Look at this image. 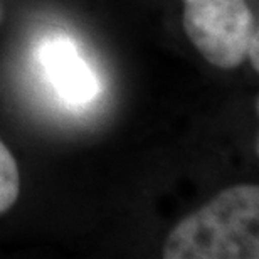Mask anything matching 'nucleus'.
Returning <instances> with one entry per match:
<instances>
[{
	"label": "nucleus",
	"mask_w": 259,
	"mask_h": 259,
	"mask_svg": "<svg viewBox=\"0 0 259 259\" xmlns=\"http://www.w3.org/2000/svg\"><path fill=\"white\" fill-rule=\"evenodd\" d=\"M259 187L232 185L182 219L165 239L163 259H257Z\"/></svg>",
	"instance_id": "f257e3e1"
},
{
	"label": "nucleus",
	"mask_w": 259,
	"mask_h": 259,
	"mask_svg": "<svg viewBox=\"0 0 259 259\" xmlns=\"http://www.w3.org/2000/svg\"><path fill=\"white\" fill-rule=\"evenodd\" d=\"M184 30L207 63L236 69L246 59L247 42L257 29L246 0H182Z\"/></svg>",
	"instance_id": "f03ea898"
},
{
	"label": "nucleus",
	"mask_w": 259,
	"mask_h": 259,
	"mask_svg": "<svg viewBox=\"0 0 259 259\" xmlns=\"http://www.w3.org/2000/svg\"><path fill=\"white\" fill-rule=\"evenodd\" d=\"M37 56L49 81L66 101L88 103L98 95L100 84L95 72L69 39L56 35L44 40Z\"/></svg>",
	"instance_id": "7ed1b4c3"
},
{
	"label": "nucleus",
	"mask_w": 259,
	"mask_h": 259,
	"mask_svg": "<svg viewBox=\"0 0 259 259\" xmlns=\"http://www.w3.org/2000/svg\"><path fill=\"white\" fill-rule=\"evenodd\" d=\"M20 195V172L14 155L0 140V215L14 207Z\"/></svg>",
	"instance_id": "20e7f679"
},
{
	"label": "nucleus",
	"mask_w": 259,
	"mask_h": 259,
	"mask_svg": "<svg viewBox=\"0 0 259 259\" xmlns=\"http://www.w3.org/2000/svg\"><path fill=\"white\" fill-rule=\"evenodd\" d=\"M257 42H259V35H257V29L254 32L251 34L249 37V42H247V54L246 58H249L252 67H254V71L259 69V53H257Z\"/></svg>",
	"instance_id": "39448f33"
},
{
	"label": "nucleus",
	"mask_w": 259,
	"mask_h": 259,
	"mask_svg": "<svg viewBox=\"0 0 259 259\" xmlns=\"http://www.w3.org/2000/svg\"><path fill=\"white\" fill-rule=\"evenodd\" d=\"M0 17H2V14H0Z\"/></svg>",
	"instance_id": "423d86ee"
}]
</instances>
